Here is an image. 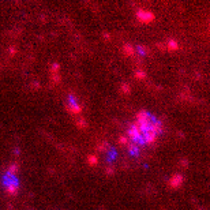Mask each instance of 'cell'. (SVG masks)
<instances>
[{"instance_id": "8992f818", "label": "cell", "mask_w": 210, "mask_h": 210, "mask_svg": "<svg viewBox=\"0 0 210 210\" xmlns=\"http://www.w3.org/2000/svg\"><path fill=\"white\" fill-rule=\"evenodd\" d=\"M127 148H128V153H130L131 156H134V157H138L139 153H141V149H139V146L134 145V143H128Z\"/></svg>"}, {"instance_id": "ac0fdd59", "label": "cell", "mask_w": 210, "mask_h": 210, "mask_svg": "<svg viewBox=\"0 0 210 210\" xmlns=\"http://www.w3.org/2000/svg\"><path fill=\"white\" fill-rule=\"evenodd\" d=\"M201 210H202V209H201Z\"/></svg>"}, {"instance_id": "5b68a950", "label": "cell", "mask_w": 210, "mask_h": 210, "mask_svg": "<svg viewBox=\"0 0 210 210\" xmlns=\"http://www.w3.org/2000/svg\"><path fill=\"white\" fill-rule=\"evenodd\" d=\"M157 136L158 135H157L153 130H148V131H145V132H142V138H143L145 145H153L157 141Z\"/></svg>"}, {"instance_id": "8fae6325", "label": "cell", "mask_w": 210, "mask_h": 210, "mask_svg": "<svg viewBox=\"0 0 210 210\" xmlns=\"http://www.w3.org/2000/svg\"><path fill=\"white\" fill-rule=\"evenodd\" d=\"M77 126L79 128H86V127H87V121H86L83 117H81V119H78V120H77Z\"/></svg>"}, {"instance_id": "7c38bea8", "label": "cell", "mask_w": 210, "mask_h": 210, "mask_svg": "<svg viewBox=\"0 0 210 210\" xmlns=\"http://www.w3.org/2000/svg\"><path fill=\"white\" fill-rule=\"evenodd\" d=\"M97 149L100 151H107V150H109V145H108L107 142H101L100 145L97 146Z\"/></svg>"}, {"instance_id": "277c9868", "label": "cell", "mask_w": 210, "mask_h": 210, "mask_svg": "<svg viewBox=\"0 0 210 210\" xmlns=\"http://www.w3.org/2000/svg\"><path fill=\"white\" fill-rule=\"evenodd\" d=\"M184 184V176L181 173H175L168 181L169 188L172 190H179Z\"/></svg>"}, {"instance_id": "30bf717a", "label": "cell", "mask_w": 210, "mask_h": 210, "mask_svg": "<svg viewBox=\"0 0 210 210\" xmlns=\"http://www.w3.org/2000/svg\"><path fill=\"white\" fill-rule=\"evenodd\" d=\"M135 52H138L139 55H146L149 53V49L146 47H143V45H139V47L135 48Z\"/></svg>"}, {"instance_id": "9c48e42d", "label": "cell", "mask_w": 210, "mask_h": 210, "mask_svg": "<svg viewBox=\"0 0 210 210\" xmlns=\"http://www.w3.org/2000/svg\"><path fill=\"white\" fill-rule=\"evenodd\" d=\"M18 171H19V164H17V163L11 164V165L8 166V169H7V172L11 173V175H17V173H18Z\"/></svg>"}, {"instance_id": "7a4b0ae2", "label": "cell", "mask_w": 210, "mask_h": 210, "mask_svg": "<svg viewBox=\"0 0 210 210\" xmlns=\"http://www.w3.org/2000/svg\"><path fill=\"white\" fill-rule=\"evenodd\" d=\"M65 109L71 115H79L82 112V105L78 102L77 97H75L74 93H70L67 98V104H65Z\"/></svg>"}, {"instance_id": "52a82bcc", "label": "cell", "mask_w": 210, "mask_h": 210, "mask_svg": "<svg viewBox=\"0 0 210 210\" xmlns=\"http://www.w3.org/2000/svg\"><path fill=\"white\" fill-rule=\"evenodd\" d=\"M123 53H124L126 56H132V55L135 53V49H134L132 45L124 44V47H123Z\"/></svg>"}, {"instance_id": "ba28073f", "label": "cell", "mask_w": 210, "mask_h": 210, "mask_svg": "<svg viewBox=\"0 0 210 210\" xmlns=\"http://www.w3.org/2000/svg\"><path fill=\"white\" fill-rule=\"evenodd\" d=\"M166 48H168L169 50H178V49H179V44H178V41H176L175 38L169 40V41H168V45H166Z\"/></svg>"}, {"instance_id": "4fadbf2b", "label": "cell", "mask_w": 210, "mask_h": 210, "mask_svg": "<svg viewBox=\"0 0 210 210\" xmlns=\"http://www.w3.org/2000/svg\"><path fill=\"white\" fill-rule=\"evenodd\" d=\"M135 78H136V79H145V78H146V72L143 71V70H138V71L135 72Z\"/></svg>"}, {"instance_id": "3957f363", "label": "cell", "mask_w": 210, "mask_h": 210, "mask_svg": "<svg viewBox=\"0 0 210 210\" xmlns=\"http://www.w3.org/2000/svg\"><path fill=\"white\" fill-rule=\"evenodd\" d=\"M136 19L139 22H142V23H150V22L154 21L156 18V15L154 12H151L150 10H145V8H139L136 10Z\"/></svg>"}, {"instance_id": "6da1fadb", "label": "cell", "mask_w": 210, "mask_h": 210, "mask_svg": "<svg viewBox=\"0 0 210 210\" xmlns=\"http://www.w3.org/2000/svg\"><path fill=\"white\" fill-rule=\"evenodd\" d=\"M3 186L8 195H17L19 191V180L17 178V175H11L6 172V175L3 176Z\"/></svg>"}, {"instance_id": "5bb4252c", "label": "cell", "mask_w": 210, "mask_h": 210, "mask_svg": "<svg viewBox=\"0 0 210 210\" xmlns=\"http://www.w3.org/2000/svg\"><path fill=\"white\" fill-rule=\"evenodd\" d=\"M87 163H89V165H92V166L97 165V163H98L97 157H96V156H89V160H87Z\"/></svg>"}, {"instance_id": "2e32d148", "label": "cell", "mask_w": 210, "mask_h": 210, "mask_svg": "<svg viewBox=\"0 0 210 210\" xmlns=\"http://www.w3.org/2000/svg\"><path fill=\"white\" fill-rule=\"evenodd\" d=\"M121 92L124 93V94L130 93V85H127V83H123V85H121Z\"/></svg>"}, {"instance_id": "9a60e30c", "label": "cell", "mask_w": 210, "mask_h": 210, "mask_svg": "<svg viewBox=\"0 0 210 210\" xmlns=\"http://www.w3.org/2000/svg\"><path fill=\"white\" fill-rule=\"evenodd\" d=\"M116 156H117V151H116L115 149H111V150H109V156H108V160L113 161L116 158Z\"/></svg>"}, {"instance_id": "e0dca14e", "label": "cell", "mask_w": 210, "mask_h": 210, "mask_svg": "<svg viewBox=\"0 0 210 210\" xmlns=\"http://www.w3.org/2000/svg\"><path fill=\"white\" fill-rule=\"evenodd\" d=\"M119 143H121V145H128V138L127 136H121V138L119 139Z\"/></svg>"}]
</instances>
